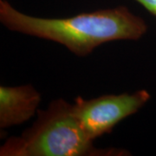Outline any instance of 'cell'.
Returning <instances> with one entry per match:
<instances>
[{"instance_id":"obj_1","label":"cell","mask_w":156,"mask_h":156,"mask_svg":"<svg viewBox=\"0 0 156 156\" xmlns=\"http://www.w3.org/2000/svg\"><path fill=\"white\" fill-rule=\"evenodd\" d=\"M0 21L11 30L50 40L78 56L115 40H138L147 32L145 21L125 6L82 13L67 18L29 16L0 0Z\"/></svg>"},{"instance_id":"obj_2","label":"cell","mask_w":156,"mask_h":156,"mask_svg":"<svg viewBox=\"0 0 156 156\" xmlns=\"http://www.w3.org/2000/svg\"><path fill=\"white\" fill-rule=\"evenodd\" d=\"M93 142L75 115L73 104L63 99H57L45 110H38L33 125L20 136L7 140L0 148V155L86 156L122 154V151L116 149H96Z\"/></svg>"},{"instance_id":"obj_3","label":"cell","mask_w":156,"mask_h":156,"mask_svg":"<svg viewBox=\"0 0 156 156\" xmlns=\"http://www.w3.org/2000/svg\"><path fill=\"white\" fill-rule=\"evenodd\" d=\"M150 97L145 89L133 94L101 95L90 100L78 96L73 104V110L84 132L94 141L109 133L117 123L136 113Z\"/></svg>"},{"instance_id":"obj_4","label":"cell","mask_w":156,"mask_h":156,"mask_svg":"<svg viewBox=\"0 0 156 156\" xmlns=\"http://www.w3.org/2000/svg\"><path fill=\"white\" fill-rule=\"evenodd\" d=\"M41 95L33 86L0 87V128L20 125L37 113Z\"/></svg>"},{"instance_id":"obj_5","label":"cell","mask_w":156,"mask_h":156,"mask_svg":"<svg viewBox=\"0 0 156 156\" xmlns=\"http://www.w3.org/2000/svg\"><path fill=\"white\" fill-rule=\"evenodd\" d=\"M134 1L140 4L152 15L156 16V0H134Z\"/></svg>"}]
</instances>
